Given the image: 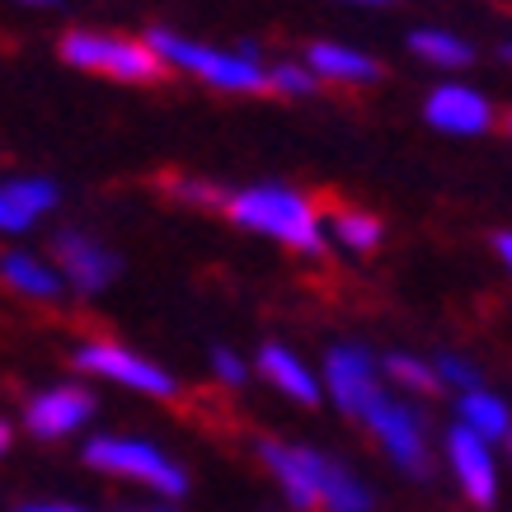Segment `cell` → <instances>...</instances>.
Masks as SVG:
<instances>
[{"label":"cell","instance_id":"obj_1","mask_svg":"<svg viewBox=\"0 0 512 512\" xmlns=\"http://www.w3.org/2000/svg\"><path fill=\"white\" fill-rule=\"evenodd\" d=\"M259 461L282 489V498L296 512H376L372 484L362 480L353 466H343L339 456H329L306 442H282L264 437L259 442Z\"/></svg>","mask_w":512,"mask_h":512},{"label":"cell","instance_id":"obj_2","mask_svg":"<svg viewBox=\"0 0 512 512\" xmlns=\"http://www.w3.org/2000/svg\"><path fill=\"white\" fill-rule=\"evenodd\" d=\"M221 212L249 235H264L296 254H325V212L292 184H245L226 188Z\"/></svg>","mask_w":512,"mask_h":512},{"label":"cell","instance_id":"obj_3","mask_svg":"<svg viewBox=\"0 0 512 512\" xmlns=\"http://www.w3.org/2000/svg\"><path fill=\"white\" fill-rule=\"evenodd\" d=\"M146 47L156 52V62L165 71H184V76L202 80L221 94H264V57L259 47L245 43V47H212V43H198V38H184L174 29H151L146 33Z\"/></svg>","mask_w":512,"mask_h":512},{"label":"cell","instance_id":"obj_4","mask_svg":"<svg viewBox=\"0 0 512 512\" xmlns=\"http://www.w3.org/2000/svg\"><path fill=\"white\" fill-rule=\"evenodd\" d=\"M80 461H85L94 475H104V480L137 484L146 494H156L160 503H174V498L188 494V470L179 466L165 447H156L151 437L99 433L80 447Z\"/></svg>","mask_w":512,"mask_h":512},{"label":"cell","instance_id":"obj_5","mask_svg":"<svg viewBox=\"0 0 512 512\" xmlns=\"http://www.w3.org/2000/svg\"><path fill=\"white\" fill-rule=\"evenodd\" d=\"M66 66L90 71V76L118 80V85H156L165 76V66L156 62V52L146 47V38H123V33H99V29H71L57 43Z\"/></svg>","mask_w":512,"mask_h":512},{"label":"cell","instance_id":"obj_6","mask_svg":"<svg viewBox=\"0 0 512 512\" xmlns=\"http://www.w3.org/2000/svg\"><path fill=\"white\" fill-rule=\"evenodd\" d=\"M357 423L376 437L381 456L400 470L404 480H428L433 475V447H428V419H423V409L400 400L395 390H381Z\"/></svg>","mask_w":512,"mask_h":512},{"label":"cell","instance_id":"obj_7","mask_svg":"<svg viewBox=\"0 0 512 512\" xmlns=\"http://www.w3.org/2000/svg\"><path fill=\"white\" fill-rule=\"evenodd\" d=\"M71 367L99 376L109 386H123L132 395H146V400H174L179 395V376L165 372V362L137 353L118 339H85L71 348Z\"/></svg>","mask_w":512,"mask_h":512},{"label":"cell","instance_id":"obj_8","mask_svg":"<svg viewBox=\"0 0 512 512\" xmlns=\"http://www.w3.org/2000/svg\"><path fill=\"white\" fill-rule=\"evenodd\" d=\"M315 376H320V395H325L339 414H348V419H362L367 404L386 390V381H381V362H376V353L362 339L334 343Z\"/></svg>","mask_w":512,"mask_h":512},{"label":"cell","instance_id":"obj_9","mask_svg":"<svg viewBox=\"0 0 512 512\" xmlns=\"http://www.w3.org/2000/svg\"><path fill=\"white\" fill-rule=\"evenodd\" d=\"M52 268H57V278H62L66 292L99 296L118 282L123 259H118V249L104 245L99 235L80 231V226H62V231L52 235Z\"/></svg>","mask_w":512,"mask_h":512},{"label":"cell","instance_id":"obj_10","mask_svg":"<svg viewBox=\"0 0 512 512\" xmlns=\"http://www.w3.org/2000/svg\"><path fill=\"white\" fill-rule=\"evenodd\" d=\"M423 123L433 127V132H442V137L475 141V137H484V132H494L498 109L480 85L442 80V85H433L428 99H423Z\"/></svg>","mask_w":512,"mask_h":512},{"label":"cell","instance_id":"obj_11","mask_svg":"<svg viewBox=\"0 0 512 512\" xmlns=\"http://www.w3.org/2000/svg\"><path fill=\"white\" fill-rule=\"evenodd\" d=\"M94 409H99V400L90 395V386L57 381V386L33 390L29 400H24V428H29V437H38V442H66V437H76L80 428H90Z\"/></svg>","mask_w":512,"mask_h":512},{"label":"cell","instance_id":"obj_12","mask_svg":"<svg viewBox=\"0 0 512 512\" xmlns=\"http://www.w3.org/2000/svg\"><path fill=\"white\" fill-rule=\"evenodd\" d=\"M442 456H447V470L461 498L470 508L489 512L498 503V489H503V475H498V451L489 442H480L475 433H466L461 423L447 428V442H442Z\"/></svg>","mask_w":512,"mask_h":512},{"label":"cell","instance_id":"obj_13","mask_svg":"<svg viewBox=\"0 0 512 512\" xmlns=\"http://www.w3.org/2000/svg\"><path fill=\"white\" fill-rule=\"evenodd\" d=\"M62 188L47 174H15L0 179V235H29L47 212H57Z\"/></svg>","mask_w":512,"mask_h":512},{"label":"cell","instance_id":"obj_14","mask_svg":"<svg viewBox=\"0 0 512 512\" xmlns=\"http://www.w3.org/2000/svg\"><path fill=\"white\" fill-rule=\"evenodd\" d=\"M254 372L264 376V381L278 390L282 400L301 404V409H315V404H325L315 367H311V362H306L301 353H296V348H287V343H264V348H259V357H254Z\"/></svg>","mask_w":512,"mask_h":512},{"label":"cell","instance_id":"obj_15","mask_svg":"<svg viewBox=\"0 0 512 512\" xmlns=\"http://www.w3.org/2000/svg\"><path fill=\"white\" fill-rule=\"evenodd\" d=\"M301 66H306L320 85H348V90H362V85H376V80H381V62H376L372 52L334 43V38H320V43L306 47Z\"/></svg>","mask_w":512,"mask_h":512},{"label":"cell","instance_id":"obj_16","mask_svg":"<svg viewBox=\"0 0 512 512\" xmlns=\"http://www.w3.org/2000/svg\"><path fill=\"white\" fill-rule=\"evenodd\" d=\"M0 287L24 296V301H43V306L66 296L52 259H38L29 249H0Z\"/></svg>","mask_w":512,"mask_h":512},{"label":"cell","instance_id":"obj_17","mask_svg":"<svg viewBox=\"0 0 512 512\" xmlns=\"http://www.w3.org/2000/svg\"><path fill=\"white\" fill-rule=\"evenodd\" d=\"M456 423L480 442H489L494 451L512 442V404L494 386H475L466 395H456Z\"/></svg>","mask_w":512,"mask_h":512},{"label":"cell","instance_id":"obj_18","mask_svg":"<svg viewBox=\"0 0 512 512\" xmlns=\"http://www.w3.org/2000/svg\"><path fill=\"white\" fill-rule=\"evenodd\" d=\"M325 240H334L339 249L348 254H376L381 240H386V221L367 212V207H339V212H329L325 217Z\"/></svg>","mask_w":512,"mask_h":512},{"label":"cell","instance_id":"obj_19","mask_svg":"<svg viewBox=\"0 0 512 512\" xmlns=\"http://www.w3.org/2000/svg\"><path fill=\"white\" fill-rule=\"evenodd\" d=\"M409 52H414L419 62L437 66V71H466V66L475 62V47L451 29H414L409 33Z\"/></svg>","mask_w":512,"mask_h":512},{"label":"cell","instance_id":"obj_20","mask_svg":"<svg viewBox=\"0 0 512 512\" xmlns=\"http://www.w3.org/2000/svg\"><path fill=\"white\" fill-rule=\"evenodd\" d=\"M376 362H381V381H386V390H395V395H437L428 357L395 348V353H381Z\"/></svg>","mask_w":512,"mask_h":512},{"label":"cell","instance_id":"obj_21","mask_svg":"<svg viewBox=\"0 0 512 512\" xmlns=\"http://www.w3.org/2000/svg\"><path fill=\"white\" fill-rule=\"evenodd\" d=\"M428 367H433L437 390H451V395H466V390L484 386V367L470 353H456V348L433 353V357H428Z\"/></svg>","mask_w":512,"mask_h":512},{"label":"cell","instance_id":"obj_22","mask_svg":"<svg viewBox=\"0 0 512 512\" xmlns=\"http://www.w3.org/2000/svg\"><path fill=\"white\" fill-rule=\"evenodd\" d=\"M160 188H165L179 207H221V202H226V188L212 184V179H202V174H165Z\"/></svg>","mask_w":512,"mask_h":512},{"label":"cell","instance_id":"obj_23","mask_svg":"<svg viewBox=\"0 0 512 512\" xmlns=\"http://www.w3.org/2000/svg\"><path fill=\"white\" fill-rule=\"evenodd\" d=\"M264 90H273L278 99H311L320 90V80L301 62H273V66H264Z\"/></svg>","mask_w":512,"mask_h":512},{"label":"cell","instance_id":"obj_24","mask_svg":"<svg viewBox=\"0 0 512 512\" xmlns=\"http://www.w3.org/2000/svg\"><path fill=\"white\" fill-rule=\"evenodd\" d=\"M212 376H217L221 386H231V390H240L249 381V362L235 348H226V343H217L212 348Z\"/></svg>","mask_w":512,"mask_h":512},{"label":"cell","instance_id":"obj_25","mask_svg":"<svg viewBox=\"0 0 512 512\" xmlns=\"http://www.w3.org/2000/svg\"><path fill=\"white\" fill-rule=\"evenodd\" d=\"M15 512H94V508L71 503V498H33V503H19Z\"/></svg>","mask_w":512,"mask_h":512},{"label":"cell","instance_id":"obj_26","mask_svg":"<svg viewBox=\"0 0 512 512\" xmlns=\"http://www.w3.org/2000/svg\"><path fill=\"white\" fill-rule=\"evenodd\" d=\"M489 249H494V259H498V264H503V268L512 264V231H508V226H503V231H494V235H489Z\"/></svg>","mask_w":512,"mask_h":512},{"label":"cell","instance_id":"obj_27","mask_svg":"<svg viewBox=\"0 0 512 512\" xmlns=\"http://www.w3.org/2000/svg\"><path fill=\"white\" fill-rule=\"evenodd\" d=\"M10 447H15V423H10V419H0V456H5Z\"/></svg>","mask_w":512,"mask_h":512},{"label":"cell","instance_id":"obj_28","mask_svg":"<svg viewBox=\"0 0 512 512\" xmlns=\"http://www.w3.org/2000/svg\"><path fill=\"white\" fill-rule=\"evenodd\" d=\"M339 5H395V0H339Z\"/></svg>","mask_w":512,"mask_h":512},{"label":"cell","instance_id":"obj_29","mask_svg":"<svg viewBox=\"0 0 512 512\" xmlns=\"http://www.w3.org/2000/svg\"><path fill=\"white\" fill-rule=\"evenodd\" d=\"M118 512H170L165 503H151V508H118Z\"/></svg>","mask_w":512,"mask_h":512},{"label":"cell","instance_id":"obj_30","mask_svg":"<svg viewBox=\"0 0 512 512\" xmlns=\"http://www.w3.org/2000/svg\"><path fill=\"white\" fill-rule=\"evenodd\" d=\"M15 5H52V0H15Z\"/></svg>","mask_w":512,"mask_h":512}]
</instances>
